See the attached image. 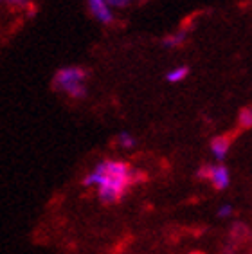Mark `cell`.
<instances>
[{
  "instance_id": "1",
  "label": "cell",
  "mask_w": 252,
  "mask_h": 254,
  "mask_svg": "<svg viewBox=\"0 0 252 254\" xmlns=\"http://www.w3.org/2000/svg\"><path fill=\"white\" fill-rule=\"evenodd\" d=\"M142 177L139 171L131 170L126 162L123 161H101L90 171L85 179V186H96L97 195L105 204H116L126 195L135 182L141 181Z\"/></svg>"
},
{
  "instance_id": "6",
  "label": "cell",
  "mask_w": 252,
  "mask_h": 254,
  "mask_svg": "<svg viewBox=\"0 0 252 254\" xmlns=\"http://www.w3.org/2000/svg\"><path fill=\"white\" fill-rule=\"evenodd\" d=\"M184 40H186V31H177V33L166 36L164 45L166 47H179V45L184 44Z\"/></svg>"
},
{
  "instance_id": "9",
  "label": "cell",
  "mask_w": 252,
  "mask_h": 254,
  "mask_svg": "<svg viewBox=\"0 0 252 254\" xmlns=\"http://www.w3.org/2000/svg\"><path fill=\"white\" fill-rule=\"evenodd\" d=\"M238 125L240 128H252V108H242L238 116Z\"/></svg>"
},
{
  "instance_id": "4",
  "label": "cell",
  "mask_w": 252,
  "mask_h": 254,
  "mask_svg": "<svg viewBox=\"0 0 252 254\" xmlns=\"http://www.w3.org/2000/svg\"><path fill=\"white\" fill-rule=\"evenodd\" d=\"M88 4V11L92 13V16L97 20V22H101V24L108 25L114 22V13H112V5L108 4L107 0H87Z\"/></svg>"
},
{
  "instance_id": "3",
  "label": "cell",
  "mask_w": 252,
  "mask_h": 254,
  "mask_svg": "<svg viewBox=\"0 0 252 254\" xmlns=\"http://www.w3.org/2000/svg\"><path fill=\"white\" fill-rule=\"evenodd\" d=\"M198 177L209 181L216 190H225L229 186V171L222 164H218V166H213V164L202 166L198 171Z\"/></svg>"
},
{
  "instance_id": "13",
  "label": "cell",
  "mask_w": 252,
  "mask_h": 254,
  "mask_svg": "<svg viewBox=\"0 0 252 254\" xmlns=\"http://www.w3.org/2000/svg\"><path fill=\"white\" fill-rule=\"evenodd\" d=\"M191 254H202V253H191Z\"/></svg>"
},
{
  "instance_id": "12",
  "label": "cell",
  "mask_w": 252,
  "mask_h": 254,
  "mask_svg": "<svg viewBox=\"0 0 252 254\" xmlns=\"http://www.w3.org/2000/svg\"><path fill=\"white\" fill-rule=\"evenodd\" d=\"M231 213H233V205H222V207H220L218 209V215L220 216H229L231 215Z\"/></svg>"
},
{
  "instance_id": "10",
  "label": "cell",
  "mask_w": 252,
  "mask_h": 254,
  "mask_svg": "<svg viewBox=\"0 0 252 254\" xmlns=\"http://www.w3.org/2000/svg\"><path fill=\"white\" fill-rule=\"evenodd\" d=\"M11 7H25V5L29 4V0H4Z\"/></svg>"
},
{
  "instance_id": "7",
  "label": "cell",
  "mask_w": 252,
  "mask_h": 254,
  "mask_svg": "<svg viewBox=\"0 0 252 254\" xmlns=\"http://www.w3.org/2000/svg\"><path fill=\"white\" fill-rule=\"evenodd\" d=\"M186 76H188V67H175L166 74V79H168L170 83H179Z\"/></svg>"
},
{
  "instance_id": "14",
  "label": "cell",
  "mask_w": 252,
  "mask_h": 254,
  "mask_svg": "<svg viewBox=\"0 0 252 254\" xmlns=\"http://www.w3.org/2000/svg\"><path fill=\"white\" fill-rule=\"evenodd\" d=\"M0 2H4V0H0Z\"/></svg>"
},
{
  "instance_id": "8",
  "label": "cell",
  "mask_w": 252,
  "mask_h": 254,
  "mask_svg": "<svg viewBox=\"0 0 252 254\" xmlns=\"http://www.w3.org/2000/svg\"><path fill=\"white\" fill-rule=\"evenodd\" d=\"M116 144L121 148H126V150H128V148H133L135 146V137L128 132H121L116 137Z\"/></svg>"
},
{
  "instance_id": "5",
  "label": "cell",
  "mask_w": 252,
  "mask_h": 254,
  "mask_svg": "<svg viewBox=\"0 0 252 254\" xmlns=\"http://www.w3.org/2000/svg\"><path fill=\"white\" fill-rule=\"evenodd\" d=\"M229 146H231V137L218 135V137H214L213 142H211V152H213V155L216 157L218 161H222V159H225V155H227Z\"/></svg>"
},
{
  "instance_id": "11",
  "label": "cell",
  "mask_w": 252,
  "mask_h": 254,
  "mask_svg": "<svg viewBox=\"0 0 252 254\" xmlns=\"http://www.w3.org/2000/svg\"><path fill=\"white\" fill-rule=\"evenodd\" d=\"M107 2L112 5V7H125V5H128L130 0H107Z\"/></svg>"
},
{
  "instance_id": "2",
  "label": "cell",
  "mask_w": 252,
  "mask_h": 254,
  "mask_svg": "<svg viewBox=\"0 0 252 254\" xmlns=\"http://www.w3.org/2000/svg\"><path fill=\"white\" fill-rule=\"evenodd\" d=\"M87 78L88 72L83 67H63L54 74L53 87L58 92H65L68 98L83 99L87 98Z\"/></svg>"
}]
</instances>
